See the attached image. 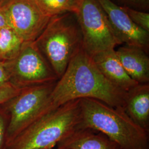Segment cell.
Returning a JSON list of instances; mask_svg holds the SVG:
<instances>
[{"instance_id":"6da1fadb","label":"cell","mask_w":149,"mask_h":149,"mask_svg":"<svg viewBox=\"0 0 149 149\" xmlns=\"http://www.w3.org/2000/svg\"><path fill=\"white\" fill-rule=\"evenodd\" d=\"M126 95L127 92L107 79L92 56L81 47L55 82L44 108L43 116L69 102L82 98H93L124 108Z\"/></svg>"},{"instance_id":"7a4b0ae2","label":"cell","mask_w":149,"mask_h":149,"mask_svg":"<svg viewBox=\"0 0 149 149\" xmlns=\"http://www.w3.org/2000/svg\"><path fill=\"white\" fill-rule=\"evenodd\" d=\"M80 106L77 128L103 134L122 149H149V133L134 122L124 108L93 98L80 99Z\"/></svg>"},{"instance_id":"3957f363","label":"cell","mask_w":149,"mask_h":149,"mask_svg":"<svg viewBox=\"0 0 149 149\" xmlns=\"http://www.w3.org/2000/svg\"><path fill=\"white\" fill-rule=\"evenodd\" d=\"M80 100L69 102L32 123L6 149H54L80 123Z\"/></svg>"},{"instance_id":"277c9868","label":"cell","mask_w":149,"mask_h":149,"mask_svg":"<svg viewBox=\"0 0 149 149\" xmlns=\"http://www.w3.org/2000/svg\"><path fill=\"white\" fill-rule=\"evenodd\" d=\"M34 42L59 79L82 47L75 14L66 12L52 17Z\"/></svg>"},{"instance_id":"5b68a950","label":"cell","mask_w":149,"mask_h":149,"mask_svg":"<svg viewBox=\"0 0 149 149\" xmlns=\"http://www.w3.org/2000/svg\"><path fill=\"white\" fill-rule=\"evenodd\" d=\"M74 13L81 32L82 47L91 56L121 44L97 0H79Z\"/></svg>"},{"instance_id":"8992f818","label":"cell","mask_w":149,"mask_h":149,"mask_svg":"<svg viewBox=\"0 0 149 149\" xmlns=\"http://www.w3.org/2000/svg\"><path fill=\"white\" fill-rule=\"evenodd\" d=\"M56 82L24 88L4 103L9 114L7 145L32 123L43 116L44 108Z\"/></svg>"},{"instance_id":"52a82bcc","label":"cell","mask_w":149,"mask_h":149,"mask_svg":"<svg viewBox=\"0 0 149 149\" xmlns=\"http://www.w3.org/2000/svg\"><path fill=\"white\" fill-rule=\"evenodd\" d=\"M6 62L10 82L19 88L52 83L58 80L34 42H24L16 57Z\"/></svg>"},{"instance_id":"ba28073f","label":"cell","mask_w":149,"mask_h":149,"mask_svg":"<svg viewBox=\"0 0 149 149\" xmlns=\"http://www.w3.org/2000/svg\"><path fill=\"white\" fill-rule=\"evenodd\" d=\"M1 8L8 26L24 42H34L52 18L35 0H8Z\"/></svg>"},{"instance_id":"9c48e42d","label":"cell","mask_w":149,"mask_h":149,"mask_svg":"<svg viewBox=\"0 0 149 149\" xmlns=\"http://www.w3.org/2000/svg\"><path fill=\"white\" fill-rule=\"evenodd\" d=\"M106 13L116 37L122 44L141 48L147 53L149 32L136 25L120 6L111 0H97Z\"/></svg>"},{"instance_id":"30bf717a","label":"cell","mask_w":149,"mask_h":149,"mask_svg":"<svg viewBox=\"0 0 149 149\" xmlns=\"http://www.w3.org/2000/svg\"><path fill=\"white\" fill-rule=\"evenodd\" d=\"M92 58L103 76L120 89L127 92L139 84L126 72L114 49L100 52Z\"/></svg>"},{"instance_id":"8fae6325","label":"cell","mask_w":149,"mask_h":149,"mask_svg":"<svg viewBox=\"0 0 149 149\" xmlns=\"http://www.w3.org/2000/svg\"><path fill=\"white\" fill-rule=\"evenodd\" d=\"M129 76L139 84H149V58L141 48L125 45L116 50Z\"/></svg>"},{"instance_id":"7c38bea8","label":"cell","mask_w":149,"mask_h":149,"mask_svg":"<svg viewBox=\"0 0 149 149\" xmlns=\"http://www.w3.org/2000/svg\"><path fill=\"white\" fill-rule=\"evenodd\" d=\"M57 146L64 149H122L105 135L89 129L79 128L60 141Z\"/></svg>"},{"instance_id":"4fadbf2b","label":"cell","mask_w":149,"mask_h":149,"mask_svg":"<svg viewBox=\"0 0 149 149\" xmlns=\"http://www.w3.org/2000/svg\"><path fill=\"white\" fill-rule=\"evenodd\" d=\"M124 109L134 122L149 133V84H138L127 92Z\"/></svg>"},{"instance_id":"5bb4252c","label":"cell","mask_w":149,"mask_h":149,"mask_svg":"<svg viewBox=\"0 0 149 149\" xmlns=\"http://www.w3.org/2000/svg\"><path fill=\"white\" fill-rule=\"evenodd\" d=\"M24 42L9 26L0 29V61L14 59L21 50Z\"/></svg>"},{"instance_id":"9a60e30c","label":"cell","mask_w":149,"mask_h":149,"mask_svg":"<svg viewBox=\"0 0 149 149\" xmlns=\"http://www.w3.org/2000/svg\"><path fill=\"white\" fill-rule=\"evenodd\" d=\"M48 16L52 17L66 12H74L79 0H35Z\"/></svg>"},{"instance_id":"2e32d148","label":"cell","mask_w":149,"mask_h":149,"mask_svg":"<svg viewBox=\"0 0 149 149\" xmlns=\"http://www.w3.org/2000/svg\"><path fill=\"white\" fill-rule=\"evenodd\" d=\"M120 7L136 25L149 32V13L135 10L127 6H122Z\"/></svg>"},{"instance_id":"e0dca14e","label":"cell","mask_w":149,"mask_h":149,"mask_svg":"<svg viewBox=\"0 0 149 149\" xmlns=\"http://www.w3.org/2000/svg\"><path fill=\"white\" fill-rule=\"evenodd\" d=\"M8 124L9 114L3 104L0 106V149H6Z\"/></svg>"},{"instance_id":"ac0fdd59","label":"cell","mask_w":149,"mask_h":149,"mask_svg":"<svg viewBox=\"0 0 149 149\" xmlns=\"http://www.w3.org/2000/svg\"><path fill=\"white\" fill-rule=\"evenodd\" d=\"M23 88H19L12 84L8 82L0 86V106L10 100L11 98L18 95Z\"/></svg>"},{"instance_id":"d6986e66","label":"cell","mask_w":149,"mask_h":149,"mask_svg":"<svg viewBox=\"0 0 149 149\" xmlns=\"http://www.w3.org/2000/svg\"><path fill=\"white\" fill-rule=\"evenodd\" d=\"M124 4V6L130 8H136L137 9L147 10L149 8V0H118Z\"/></svg>"},{"instance_id":"ffe728a7","label":"cell","mask_w":149,"mask_h":149,"mask_svg":"<svg viewBox=\"0 0 149 149\" xmlns=\"http://www.w3.org/2000/svg\"><path fill=\"white\" fill-rule=\"evenodd\" d=\"M10 82V74L7 63L0 61V86Z\"/></svg>"},{"instance_id":"44dd1931","label":"cell","mask_w":149,"mask_h":149,"mask_svg":"<svg viewBox=\"0 0 149 149\" xmlns=\"http://www.w3.org/2000/svg\"><path fill=\"white\" fill-rule=\"evenodd\" d=\"M8 26L6 17L2 8H0V29L2 28Z\"/></svg>"},{"instance_id":"7402d4cb","label":"cell","mask_w":149,"mask_h":149,"mask_svg":"<svg viewBox=\"0 0 149 149\" xmlns=\"http://www.w3.org/2000/svg\"><path fill=\"white\" fill-rule=\"evenodd\" d=\"M8 1V0H0V8L4 5Z\"/></svg>"},{"instance_id":"603a6c76","label":"cell","mask_w":149,"mask_h":149,"mask_svg":"<svg viewBox=\"0 0 149 149\" xmlns=\"http://www.w3.org/2000/svg\"><path fill=\"white\" fill-rule=\"evenodd\" d=\"M62 149V148H56V149Z\"/></svg>"}]
</instances>
